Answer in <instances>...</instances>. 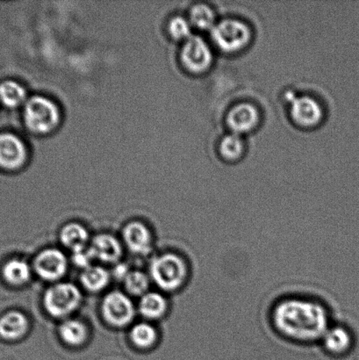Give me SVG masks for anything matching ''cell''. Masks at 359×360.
<instances>
[{
    "label": "cell",
    "mask_w": 359,
    "mask_h": 360,
    "mask_svg": "<svg viewBox=\"0 0 359 360\" xmlns=\"http://www.w3.org/2000/svg\"><path fill=\"white\" fill-rule=\"evenodd\" d=\"M272 321L281 336L302 344L321 341L332 326L328 309L322 303L301 297L278 302L273 309Z\"/></svg>",
    "instance_id": "1"
},
{
    "label": "cell",
    "mask_w": 359,
    "mask_h": 360,
    "mask_svg": "<svg viewBox=\"0 0 359 360\" xmlns=\"http://www.w3.org/2000/svg\"><path fill=\"white\" fill-rule=\"evenodd\" d=\"M153 281L164 291H175L188 280L189 269L185 260L174 253H165L151 263Z\"/></svg>",
    "instance_id": "2"
},
{
    "label": "cell",
    "mask_w": 359,
    "mask_h": 360,
    "mask_svg": "<svg viewBox=\"0 0 359 360\" xmlns=\"http://www.w3.org/2000/svg\"><path fill=\"white\" fill-rule=\"evenodd\" d=\"M61 114L54 101L44 96H34L25 104L24 121L30 131L45 135L58 126Z\"/></svg>",
    "instance_id": "3"
},
{
    "label": "cell",
    "mask_w": 359,
    "mask_h": 360,
    "mask_svg": "<svg viewBox=\"0 0 359 360\" xmlns=\"http://www.w3.org/2000/svg\"><path fill=\"white\" fill-rule=\"evenodd\" d=\"M82 295L75 285L58 283L46 291L44 304L49 315L56 319H62L70 315L79 308Z\"/></svg>",
    "instance_id": "4"
},
{
    "label": "cell",
    "mask_w": 359,
    "mask_h": 360,
    "mask_svg": "<svg viewBox=\"0 0 359 360\" xmlns=\"http://www.w3.org/2000/svg\"><path fill=\"white\" fill-rule=\"evenodd\" d=\"M212 39L221 51L235 52L244 49L252 38V31L244 21L225 19L211 30Z\"/></svg>",
    "instance_id": "5"
},
{
    "label": "cell",
    "mask_w": 359,
    "mask_h": 360,
    "mask_svg": "<svg viewBox=\"0 0 359 360\" xmlns=\"http://www.w3.org/2000/svg\"><path fill=\"white\" fill-rule=\"evenodd\" d=\"M101 309L105 320L115 327L128 326L132 322L136 314L131 300L119 291L109 292L105 296Z\"/></svg>",
    "instance_id": "6"
},
{
    "label": "cell",
    "mask_w": 359,
    "mask_h": 360,
    "mask_svg": "<svg viewBox=\"0 0 359 360\" xmlns=\"http://www.w3.org/2000/svg\"><path fill=\"white\" fill-rule=\"evenodd\" d=\"M181 56L183 65L193 73L205 72L213 61L212 51L209 44L197 35H192L185 41Z\"/></svg>",
    "instance_id": "7"
},
{
    "label": "cell",
    "mask_w": 359,
    "mask_h": 360,
    "mask_svg": "<svg viewBox=\"0 0 359 360\" xmlns=\"http://www.w3.org/2000/svg\"><path fill=\"white\" fill-rule=\"evenodd\" d=\"M34 268L42 280L56 281L65 276L68 269V259L61 250L47 249L35 257Z\"/></svg>",
    "instance_id": "8"
},
{
    "label": "cell",
    "mask_w": 359,
    "mask_h": 360,
    "mask_svg": "<svg viewBox=\"0 0 359 360\" xmlns=\"http://www.w3.org/2000/svg\"><path fill=\"white\" fill-rule=\"evenodd\" d=\"M27 158L26 144L19 136L10 133L0 135V167L17 170L23 167Z\"/></svg>",
    "instance_id": "9"
},
{
    "label": "cell",
    "mask_w": 359,
    "mask_h": 360,
    "mask_svg": "<svg viewBox=\"0 0 359 360\" xmlns=\"http://www.w3.org/2000/svg\"><path fill=\"white\" fill-rule=\"evenodd\" d=\"M290 104V114L296 124L311 128L322 121V108L314 98L295 95Z\"/></svg>",
    "instance_id": "10"
},
{
    "label": "cell",
    "mask_w": 359,
    "mask_h": 360,
    "mask_svg": "<svg viewBox=\"0 0 359 360\" xmlns=\"http://www.w3.org/2000/svg\"><path fill=\"white\" fill-rule=\"evenodd\" d=\"M259 122V112L254 105L242 103L234 105L227 115V123L233 133L241 135L251 131Z\"/></svg>",
    "instance_id": "11"
},
{
    "label": "cell",
    "mask_w": 359,
    "mask_h": 360,
    "mask_svg": "<svg viewBox=\"0 0 359 360\" xmlns=\"http://www.w3.org/2000/svg\"><path fill=\"white\" fill-rule=\"evenodd\" d=\"M123 239L130 252L147 255L152 246V238L146 226L139 221L130 222L123 229Z\"/></svg>",
    "instance_id": "12"
},
{
    "label": "cell",
    "mask_w": 359,
    "mask_h": 360,
    "mask_svg": "<svg viewBox=\"0 0 359 360\" xmlns=\"http://www.w3.org/2000/svg\"><path fill=\"white\" fill-rule=\"evenodd\" d=\"M89 252L93 259L101 262L112 264L121 259L122 248L118 240L111 235L100 234L91 242Z\"/></svg>",
    "instance_id": "13"
},
{
    "label": "cell",
    "mask_w": 359,
    "mask_h": 360,
    "mask_svg": "<svg viewBox=\"0 0 359 360\" xmlns=\"http://www.w3.org/2000/svg\"><path fill=\"white\" fill-rule=\"evenodd\" d=\"M28 326L27 316L18 310L3 314L0 316V340L7 342L19 340L27 333Z\"/></svg>",
    "instance_id": "14"
},
{
    "label": "cell",
    "mask_w": 359,
    "mask_h": 360,
    "mask_svg": "<svg viewBox=\"0 0 359 360\" xmlns=\"http://www.w3.org/2000/svg\"><path fill=\"white\" fill-rule=\"evenodd\" d=\"M353 341L350 330L343 326H330L321 340L323 348L333 356L347 354L353 347Z\"/></svg>",
    "instance_id": "15"
},
{
    "label": "cell",
    "mask_w": 359,
    "mask_h": 360,
    "mask_svg": "<svg viewBox=\"0 0 359 360\" xmlns=\"http://www.w3.org/2000/svg\"><path fill=\"white\" fill-rule=\"evenodd\" d=\"M1 276L6 284L12 287H20L30 281L32 276L31 267L22 259H10L3 264Z\"/></svg>",
    "instance_id": "16"
},
{
    "label": "cell",
    "mask_w": 359,
    "mask_h": 360,
    "mask_svg": "<svg viewBox=\"0 0 359 360\" xmlns=\"http://www.w3.org/2000/svg\"><path fill=\"white\" fill-rule=\"evenodd\" d=\"M60 239L73 253L82 252L89 241V233L82 225L72 222L62 229Z\"/></svg>",
    "instance_id": "17"
},
{
    "label": "cell",
    "mask_w": 359,
    "mask_h": 360,
    "mask_svg": "<svg viewBox=\"0 0 359 360\" xmlns=\"http://www.w3.org/2000/svg\"><path fill=\"white\" fill-rule=\"evenodd\" d=\"M167 310V300L158 292H147L141 298L139 311L145 319H160Z\"/></svg>",
    "instance_id": "18"
},
{
    "label": "cell",
    "mask_w": 359,
    "mask_h": 360,
    "mask_svg": "<svg viewBox=\"0 0 359 360\" xmlns=\"http://www.w3.org/2000/svg\"><path fill=\"white\" fill-rule=\"evenodd\" d=\"M62 340L70 347H79L87 338V329L83 323L77 320H67L59 327Z\"/></svg>",
    "instance_id": "19"
},
{
    "label": "cell",
    "mask_w": 359,
    "mask_h": 360,
    "mask_svg": "<svg viewBox=\"0 0 359 360\" xmlns=\"http://www.w3.org/2000/svg\"><path fill=\"white\" fill-rule=\"evenodd\" d=\"M27 101V91L20 83L7 80L0 84V101L6 107L17 108Z\"/></svg>",
    "instance_id": "20"
},
{
    "label": "cell",
    "mask_w": 359,
    "mask_h": 360,
    "mask_svg": "<svg viewBox=\"0 0 359 360\" xmlns=\"http://www.w3.org/2000/svg\"><path fill=\"white\" fill-rule=\"evenodd\" d=\"M110 281V275L105 268L97 266H90L84 269L81 275V282L87 290L98 292L107 287Z\"/></svg>",
    "instance_id": "21"
},
{
    "label": "cell",
    "mask_w": 359,
    "mask_h": 360,
    "mask_svg": "<svg viewBox=\"0 0 359 360\" xmlns=\"http://www.w3.org/2000/svg\"><path fill=\"white\" fill-rule=\"evenodd\" d=\"M190 23L200 30H212L216 23V16L210 6L198 4L190 12Z\"/></svg>",
    "instance_id": "22"
},
{
    "label": "cell",
    "mask_w": 359,
    "mask_h": 360,
    "mask_svg": "<svg viewBox=\"0 0 359 360\" xmlns=\"http://www.w3.org/2000/svg\"><path fill=\"white\" fill-rule=\"evenodd\" d=\"M130 338L136 347L142 349L150 348L157 340L156 330L146 323L136 324L130 331Z\"/></svg>",
    "instance_id": "23"
},
{
    "label": "cell",
    "mask_w": 359,
    "mask_h": 360,
    "mask_svg": "<svg viewBox=\"0 0 359 360\" xmlns=\"http://www.w3.org/2000/svg\"><path fill=\"white\" fill-rule=\"evenodd\" d=\"M244 143L240 135L228 134L221 140L219 150L221 156L228 160H235L244 153Z\"/></svg>",
    "instance_id": "24"
},
{
    "label": "cell",
    "mask_w": 359,
    "mask_h": 360,
    "mask_svg": "<svg viewBox=\"0 0 359 360\" xmlns=\"http://www.w3.org/2000/svg\"><path fill=\"white\" fill-rule=\"evenodd\" d=\"M124 283L129 294L141 297L147 294L150 287L149 278L140 271H130L125 278Z\"/></svg>",
    "instance_id": "25"
},
{
    "label": "cell",
    "mask_w": 359,
    "mask_h": 360,
    "mask_svg": "<svg viewBox=\"0 0 359 360\" xmlns=\"http://www.w3.org/2000/svg\"><path fill=\"white\" fill-rule=\"evenodd\" d=\"M168 30L171 37H174L176 40L186 41L192 37L191 23L184 17L176 16L172 18L170 23H169Z\"/></svg>",
    "instance_id": "26"
},
{
    "label": "cell",
    "mask_w": 359,
    "mask_h": 360,
    "mask_svg": "<svg viewBox=\"0 0 359 360\" xmlns=\"http://www.w3.org/2000/svg\"><path fill=\"white\" fill-rule=\"evenodd\" d=\"M91 259H93V257L91 256L89 250H82V252L73 253L72 261L77 267L86 269V268L91 266L90 263Z\"/></svg>",
    "instance_id": "27"
},
{
    "label": "cell",
    "mask_w": 359,
    "mask_h": 360,
    "mask_svg": "<svg viewBox=\"0 0 359 360\" xmlns=\"http://www.w3.org/2000/svg\"><path fill=\"white\" fill-rule=\"evenodd\" d=\"M129 271H130L128 269V266H126V264H119L115 268L114 276L116 278H118V280L124 281Z\"/></svg>",
    "instance_id": "28"
}]
</instances>
